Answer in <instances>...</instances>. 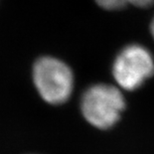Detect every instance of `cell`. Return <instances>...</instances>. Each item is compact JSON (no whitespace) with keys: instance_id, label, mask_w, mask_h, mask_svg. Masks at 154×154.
<instances>
[{"instance_id":"cell-3","label":"cell","mask_w":154,"mask_h":154,"mask_svg":"<svg viewBox=\"0 0 154 154\" xmlns=\"http://www.w3.org/2000/svg\"><path fill=\"white\" fill-rule=\"evenodd\" d=\"M112 75L121 88L135 91L154 75L153 56L142 45H127L113 61Z\"/></svg>"},{"instance_id":"cell-1","label":"cell","mask_w":154,"mask_h":154,"mask_svg":"<svg viewBox=\"0 0 154 154\" xmlns=\"http://www.w3.org/2000/svg\"><path fill=\"white\" fill-rule=\"evenodd\" d=\"M124 109V97L112 85H93L81 99V111L85 119L99 129H109L116 125Z\"/></svg>"},{"instance_id":"cell-5","label":"cell","mask_w":154,"mask_h":154,"mask_svg":"<svg viewBox=\"0 0 154 154\" xmlns=\"http://www.w3.org/2000/svg\"><path fill=\"white\" fill-rule=\"evenodd\" d=\"M127 4H132L136 7L146 8L154 4V0H126Z\"/></svg>"},{"instance_id":"cell-6","label":"cell","mask_w":154,"mask_h":154,"mask_svg":"<svg viewBox=\"0 0 154 154\" xmlns=\"http://www.w3.org/2000/svg\"><path fill=\"white\" fill-rule=\"evenodd\" d=\"M150 31H151V35H152V37L154 39V18L152 19L151 25H150Z\"/></svg>"},{"instance_id":"cell-4","label":"cell","mask_w":154,"mask_h":154,"mask_svg":"<svg viewBox=\"0 0 154 154\" xmlns=\"http://www.w3.org/2000/svg\"><path fill=\"white\" fill-rule=\"evenodd\" d=\"M96 2L106 10H119L128 5L126 0H96Z\"/></svg>"},{"instance_id":"cell-2","label":"cell","mask_w":154,"mask_h":154,"mask_svg":"<svg viewBox=\"0 0 154 154\" xmlns=\"http://www.w3.org/2000/svg\"><path fill=\"white\" fill-rule=\"evenodd\" d=\"M32 77L36 90L46 103L62 104L72 96L74 74L66 63L57 58H39L34 63Z\"/></svg>"}]
</instances>
